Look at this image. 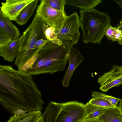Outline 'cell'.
Segmentation results:
<instances>
[{
    "label": "cell",
    "instance_id": "603a6c76",
    "mask_svg": "<svg viewBox=\"0 0 122 122\" xmlns=\"http://www.w3.org/2000/svg\"><path fill=\"white\" fill-rule=\"evenodd\" d=\"M45 37L46 39L54 43L61 45L62 43V42L58 39L57 35L55 32V29L52 27H50L47 29Z\"/></svg>",
    "mask_w": 122,
    "mask_h": 122
},
{
    "label": "cell",
    "instance_id": "3957f363",
    "mask_svg": "<svg viewBox=\"0 0 122 122\" xmlns=\"http://www.w3.org/2000/svg\"><path fill=\"white\" fill-rule=\"evenodd\" d=\"M43 22L36 14L31 24L21 36L20 46L14 62L18 69H29L42 48L37 49L34 46L37 40L45 37L42 29Z\"/></svg>",
    "mask_w": 122,
    "mask_h": 122
},
{
    "label": "cell",
    "instance_id": "ffe728a7",
    "mask_svg": "<svg viewBox=\"0 0 122 122\" xmlns=\"http://www.w3.org/2000/svg\"><path fill=\"white\" fill-rule=\"evenodd\" d=\"M88 103L92 105L104 109L114 107L109 102L104 99L98 97H92Z\"/></svg>",
    "mask_w": 122,
    "mask_h": 122
},
{
    "label": "cell",
    "instance_id": "484cf974",
    "mask_svg": "<svg viewBox=\"0 0 122 122\" xmlns=\"http://www.w3.org/2000/svg\"><path fill=\"white\" fill-rule=\"evenodd\" d=\"M79 122H102L99 117L94 118H89L87 116L84 119Z\"/></svg>",
    "mask_w": 122,
    "mask_h": 122
},
{
    "label": "cell",
    "instance_id": "277c9868",
    "mask_svg": "<svg viewBox=\"0 0 122 122\" xmlns=\"http://www.w3.org/2000/svg\"><path fill=\"white\" fill-rule=\"evenodd\" d=\"M80 14L83 41L85 44H100L107 29L111 25L110 17L94 9L81 10Z\"/></svg>",
    "mask_w": 122,
    "mask_h": 122
},
{
    "label": "cell",
    "instance_id": "4316f807",
    "mask_svg": "<svg viewBox=\"0 0 122 122\" xmlns=\"http://www.w3.org/2000/svg\"><path fill=\"white\" fill-rule=\"evenodd\" d=\"M49 26L46 24L44 22H43L42 26V29L44 34V36L45 34L46 31L47 29L49 28Z\"/></svg>",
    "mask_w": 122,
    "mask_h": 122
},
{
    "label": "cell",
    "instance_id": "1f68e13d",
    "mask_svg": "<svg viewBox=\"0 0 122 122\" xmlns=\"http://www.w3.org/2000/svg\"><path fill=\"white\" fill-rule=\"evenodd\" d=\"M118 43L119 45H122V38L120 41L118 42Z\"/></svg>",
    "mask_w": 122,
    "mask_h": 122
},
{
    "label": "cell",
    "instance_id": "9c48e42d",
    "mask_svg": "<svg viewBox=\"0 0 122 122\" xmlns=\"http://www.w3.org/2000/svg\"><path fill=\"white\" fill-rule=\"evenodd\" d=\"M34 0H6L1 3L0 10L11 20L15 21L23 9Z\"/></svg>",
    "mask_w": 122,
    "mask_h": 122
},
{
    "label": "cell",
    "instance_id": "4dcf8cb0",
    "mask_svg": "<svg viewBox=\"0 0 122 122\" xmlns=\"http://www.w3.org/2000/svg\"><path fill=\"white\" fill-rule=\"evenodd\" d=\"M117 28L120 30H121L122 33V26L118 25L117 27Z\"/></svg>",
    "mask_w": 122,
    "mask_h": 122
},
{
    "label": "cell",
    "instance_id": "5b68a950",
    "mask_svg": "<svg viewBox=\"0 0 122 122\" xmlns=\"http://www.w3.org/2000/svg\"><path fill=\"white\" fill-rule=\"evenodd\" d=\"M85 104L77 101L59 103L54 122H79L87 115Z\"/></svg>",
    "mask_w": 122,
    "mask_h": 122
},
{
    "label": "cell",
    "instance_id": "d6a6232c",
    "mask_svg": "<svg viewBox=\"0 0 122 122\" xmlns=\"http://www.w3.org/2000/svg\"><path fill=\"white\" fill-rule=\"evenodd\" d=\"M120 26H122V19H121V20L120 23L118 25Z\"/></svg>",
    "mask_w": 122,
    "mask_h": 122
},
{
    "label": "cell",
    "instance_id": "ba28073f",
    "mask_svg": "<svg viewBox=\"0 0 122 122\" xmlns=\"http://www.w3.org/2000/svg\"><path fill=\"white\" fill-rule=\"evenodd\" d=\"M97 81L100 90L104 92L122 85V66L113 65L110 71L99 76Z\"/></svg>",
    "mask_w": 122,
    "mask_h": 122
},
{
    "label": "cell",
    "instance_id": "9a60e30c",
    "mask_svg": "<svg viewBox=\"0 0 122 122\" xmlns=\"http://www.w3.org/2000/svg\"><path fill=\"white\" fill-rule=\"evenodd\" d=\"M42 115L41 111H34L10 117L6 122H35Z\"/></svg>",
    "mask_w": 122,
    "mask_h": 122
},
{
    "label": "cell",
    "instance_id": "30bf717a",
    "mask_svg": "<svg viewBox=\"0 0 122 122\" xmlns=\"http://www.w3.org/2000/svg\"><path fill=\"white\" fill-rule=\"evenodd\" d=\"M84 60L82 55L73 46L70 52L69 66L62 81L64 86H68L70 79L75 70Z\"/></svg>",
    "mask_w": 122,
    "mask_h": 122
},
{
    "label": "cell",
    "instance_id": "ac0fdd59",
    "mask_svg": "<svg viewBox=\"0 0 122 122\" xmlns=\"http://www.w3.org/2000/svg\"><path fill=\"white\" fill-rule=\"evenodd\" d=\"M105 35L108 40L112 42L118 41L122 38L121 31L117 27H113L110 25L107 29Z\"/></svg>",
    "mask_w": 122,
    "mask_h": 122
},
{
    "label": "cell",
    "instance_id": "d6986e66",
    "mask_svg": "<svg viewBox=\"0 0 122 122\" xmlns=\"http://www.w3.org/2000/svg\"><path fill=\"white\" fill-rule=\"evenodd\" d=\"M87 116L89 118L99 117L102 113L104 108L89 104H85Z\"/></svg>",
    "mask_w": 122,
    "mask_h": 122
},
{
    "label": "cell",
    "instance_id": "83f0119b",
    "mask_svg": "<svg viewBox=\"0 0 122 122\" xmlns=\"http://www.w3.org/2000/svg\"><path fill=\"white\" fill-rule=\"evenodd\" d=\"M114 1L119 4L122 9V0H115Z\"/></svg>",
    "mask_w": 122,
    "mask_h": 122
},
{
    "label": "cell",
    "instance_id": "d4e9b609",
    "mask_svg": "<svg viewBox=\"0 0 122 122\" xmlns=\"http://www.w3.org/2000/svg\"><path fill=\"white\" fill-rule=\"evenodd\" d=\"M50 41L49 40L47 39H44L43 38L40 39L37 41L34 47L37 49L43 47Z\"/></svg>",
    "mask_w": 122,
    "mask_h": 122
},
{
    "label": "cell",
    "instance_id": "7c38bea8",
    "mask_svg": "<svg viewBox=\"0 0 122 122\" xmlns=\"http://www.w3.org/2000/svg\"><path fill=\"white\" fill-rule=\"evenodd\" d=\"M0 30L5 33L12 40L19 38L20 34L19 30L0 10Z\"/></svg>",
    "mask_w": 122,
    "mask_h": 122
},
{
    "label": "cell",
    "instance_id": "f1b7e54d",
    "mask_svg": "<svg viewBox=\"0 0 122 122\" xmlns=\"http://www.w3.org/2000/svg\"><path fill=\"white\" fill-rule=\"evenodd\" d=\"M35 122H43V117L41 115L37 119Z\"/></svg>",
    "mask_w": 122,
    "mask_h": 122
},
{
    "label": "cell",
    "instance_id": "2e32d148",
    "mask_svg": "<svg viewBox=\"0 0 122 122\" xmlns=\"http://www.w3.org/2000/svg\"><path fill=\"white\" fill-rule=\"evenodd\" d=\"M66 5L77 7L83 10L94 9L102 2V0H66Z\"/></svg>",
    "mask_w": 122,
    "mask_h": 122
},
{
    "label": "cell",
    "instance_id": "52a82bcc",
    "mask_svg": "<svg viewBox=\"0 0 122 122\" xmlns=\"http://www.w3.org/2000/svg\"><path fill=\"white\" fill-rule=\"evenodd\" d=\"M36 14L44 22L54 28L55 31L61 28L67 16L66 14L50 7L44 0H41Z\"/></svg>",
    "mask_w": 122,
    "mask_h": 122
},
{
    "label": "cell",
    "instance_id": "f546056e",
    "mask_svg": "<svg viewBox=\"0 0 122 122\" xmlns=\"http://www.w3.org/2000/svg\"><path fill=\"white\" fill-rule=\"evenodd\" d=\"M119 104L118 107L120 108H122V97Z\"/></svg>",
    "mask_w": 122,
    "mask_h": 122
},
{
    "label": "cell",
    "instance_id": "7a4b0ae2",
    "mask_svg": "<svg viewBox=\"0 0 122 122\" xmlns=\"http://www.w3.org/2000/svg\"><path fill=\"white\" fill-rule=\"evenodd\" d=\"M73 45L70 41H63L61 45L50 41L43 46L28 71L35 76L64 70Z\"/></svg>",
    "mask_w": 122,
    "mask_h": 122
},
{
    "label": "cell",
    "instance_id": "8fae6325",
    "mask_svg": "<svg viewBox=\"0 0 122 122\" xmlns=\"http://www.w3.org/2000/svg\"><path fill=\"white\" fill-rule=\"evenodd\" d=\"M21 40V36L13 40L5 46L0 48V56L8 62H12L16 58L20 48Z\"/></svg>",
    "mask_w": 122,
    "mask_h": 122
},
{
    "label": "cell",
    "instance_id": "8992f818",
    "mask_svg": "<svg viewBox=\"0 0 122 122\" xmlns=\"http://www.w3.org/2000/svg\"><path fill=\"white\" fill-rule=\"evenodd\" d=\"M80 27V18L75 12L67 16L61 28L55 31L58 39L62 42L71 41L74 45L79 39L80 34L79 29Z\"/></svg>",
    "mask_w": 122,
    "mask_h": 122
},
{
    "label": "cell",
    "instance_id": "7402d4cb",
    "mask_svg": "<svg viewBox=\"0 0 122 122\" xmlns=\"http://www.w3.org/2000/svg\"><path fill=\"white\" fill-rule=\"evenodd\" d=\"M92 97L101 98L109 102L115 106H117L118 103L120 102L121 99L113 96L108 95L103 93L96 91L91 92Z\"/></svg>",
    "mask_w": 122,
    "mask_h": 122
},
{
    "label": "cell",
    "instance_id": "e0dca14e",
    "mask_svg": "<svg viewBox=\"0 0 122 122\" xmlns=\"http://www.w3.org/2000/svg\"><path fill=\"white\" fill-rule=\"evenodd\" d=\"M59 103L52 101L48 104L41 116L43 117V122H54Z\"/></svg>",
    "mask_w": 122,
    "mask_h": 122
},
{
    "label": "cell",
    "instance_id": "4fadbf2b",
    "mask_svg": "<svg viewBox=\"0 0 122 122\" xmlns=\"http://www.w3.org/2000/svg\"><path fill=\"white\" fill-rule=\"evenodd\" d=\"M99 117L102 122H122V108L117 106L104 109Z\"/></svg>",
    "mask_w": 122,
    "mask_h": 122
},
{
    "label": "cell",
    "instance_id": "cb8c5ba5",
    "mask_svg": "<svg viewBox=\"0 0 122 122\" xmlns=\"http://www.w3.org/2000/svg\"><path fill=\"white\" fill-rule=\"evenodd\" d=\"M13 40L8 35L0 30V48L7 45Z\"/></svg>",
    "mask_w": 122,
    "mask_h": 122
},
{
    "label": "cell",
    "instance_id": "5bb4252c",
    "mask_svg": "<svg viewBox=\"0 0 122 122\" xmlns=\"http://www.w3.org/2000/svg\"><path fill=\"white\" fill-rule=\"evenodd\" d=\"M38 1V0H34L21 11L15 21L18 25L21 26L27 22L37 7Z\"/></svg>",
    "mask_w": 122,
    "mask_h": 122
},
{
    "label": "cell",
    "instance_id": "6da1fadb",
    "mask_svg": "<svg viewBox=\"0 0 122 122\" xmlns=\"http://www.w3.org/2000/svg\"><path fill=\"white\" fill-rule=\"evenodd\" d=\"M32 75L10 65H0V103L12 114L41 111L44 102Z\"/></svg>",
    "mask_w": 122,
    "mask_h": 122
},
{
    "label": "cell",
    "instance_id": "44dd1931",
    "mask_svg": "<svg viewBox=\"0 0 122 122\" xmlns=\"http://www.w3.org/2000/svg\"><path fill=\"white\" fill-rule=\"evenodd\" d=\"M50 7L66 14L64 7L66 5V0H44Z\"/></svg>",
    "mask_w": 122,
    "mask_h": 122
}]
</instances>
